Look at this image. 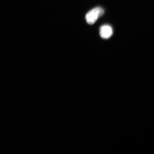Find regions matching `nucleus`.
I'll return each mask as SVG.
<instances>
[{"label":"nucleus","mask_w":154,"mask_h":154,"mask_svg":"<svg viewBox=\"0 0 154 154\" xmlns=\"http://www.w3.org/2000/svg\"><path fill=\"white\" fill-rule=\"evenodd\" d=\"M100 35L104 39H107L111 37L113 34V30L110 26L108 25H103L100 28Z\"/></svg>","instance_id":"2"},{"label":"nucleus","mask_w":154,"mask_h":154,"mask_svg":"<svg viewBox=\"0 0 154 154\" xmlns=\"http://www.w3.org/2000/svg\"><path fill=\"white\" fill-rule=\"evenodd\" d=\"M104 10L100 7L95 8L88 11L86 14L85 19L88 23L90 25L95 23L98 19L103 16Z\"/></svg>","instance_id":"1"}]
</instances>
